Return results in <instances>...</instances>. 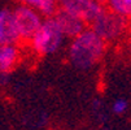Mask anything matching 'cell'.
Instances as JSON below:
<instances>
[{
  "label": "cell",
  "instance_id": "7c38bea8",
  "mask_svg": "<svg viewBox=\"0 0 131 130\" xmlns=\"http://www.w3.org/2000/svg\"><path fill=\"white\" fill-rule=\"evenodd\" d=\"M128 53L131 55V41L128 42Z\"/></svg>",
  "mask_w": 131,
  "mask_h": 130
},
{
  "label": "cell",
  "instance_id": "8992f818",
  "mask_svg": "<svg viewBox=\"0 0 131 130\" xmlns=\"http://www.w3.org/2000/svg\"><path fill=\"white\" fill-rule=\"evenodd\" d=\"M0 44H21L13 12L9 8L0 9Z\"/></svg>",
  "mask_w": 131,
  "mask_h": 130
},
{
  "label": "cell",
  "instance_id": "6da1fadb",
  "mask_svg": "<svg viewBox=\"0 0 131 130\" xmlns=\"http://www.w3.org/2000/svg\"><path fill=\"white\" fill-rule=\"evenodd\" d=\"M106 47L108 44L95 31L86 27L70 41L68 49L69 63L79 70H88L103 60Z\"/></svg>",
  "mask_w": 131,
  "mask_h": 130
},
{
  "label": "cell",
  "instance_id": "52a82bcc",
  "mask_svg": "<svg viewBox=\"0 0 131 130\" xmlns=\"http://www.w3.org/2000/svg\"><path fill=\"white\" fill-rule=\"evenodd\" d=\"M53 17L56 22L59 24L61 31L64 33L65 38H70V39L74 38L79 33H82L87 26V24L83 20H81L79 17L74 16L69 12H65L62 9H57V12L53 14Z\"/></svg>",
  "mask_w": 131,
  "mask_h": 130
},
{
  "label": "cell",
  "instance_id": "8fae6325",
  "mask_svg": "<svg viewBox=\"0 0 131 130\" xmlns=\"http://www.w3.org/2000/svg\"><path fill=\"white\" fill-rule=\"evenodd\" d=\"M127 108H128L127 100L123 98H119V99H116L113 104H112V112L114 115H123L127 112Z\"/></svg>",
  "mask_w": 131,
  "mask_h": 130
},
{
  "label": "cell",
  "instance_id": "ba28073f",
  "mask_svg": "<svg viewBox=\"0 0 131 130\" xmlns=\"http://www.w3.org/2000/svg\"><path fill=\"white\" fill-rule=\"evenodd\" d=\"M22 59L20 44H0V73L9 74Z\"/></svg>",
  "mask_w": 131,
  "mask_h": 130
},
{
  "label": "cell",
  "instance_id": "3957f363",
  "mask_svg": "<svg viewBox=\"0 0 131 130\" xmlns=\"http://www.w3.org/2000/svg\"><path fill=\"white\" fill-rule=\"evenodd\" d=\"M91 29L106 43H117L128 30V20L118 13L104 8L91 24Z\"/></svg>",
  "mask_w": 131,
  "mask_h": 130
},
{
  "label": "cell",
  "instance_id": "7a4b0ae2",
  "mask_svg": "<svg viewBox=\"0 0 131 130\" xmlns=\"http://www.w3.org/2000/svg\"><path fill=\"white\" fill-rule=\"evenodd\" d=\"M65 35L61 31L54 17H44L39 29L35 31L31 39L27 42L30 49L36 56H51L59 52L65 42Z\"/></svg>",
  "mask_w": 131,
  "mask_h": 130
},
{
  "label": "cell",
  "instance_id": "30bf717a",
  "mask_svg": "<svg viewBox=\"0 0 131 130\" xmlns=\"http://www.w3.org/2000/svg\"><path fill=\"white\" fill-rule=\"evenodd\" d=\"M104 7L118 13L119 16L131 20V0H103Z\"/></svg>",
  "mask_w": 131,
  "mask_h": 130
},
{
  "label": "cell",
  "instance_id": "5b68a950",
  "mask_svg": "<svg viewBox=\"0 0 131 130\" xmlns=\"http://www.w3.org/2000/svg\"><path fill=\"white\" fill-rule=\"evenodd\" d=\"M59 9L79 17L86 24H91L105 8L99 0H57Z\"/></svg>",
  "mask_w": 131,
  "mask_h": 130
},
{
  "label": "cell",
  "instance_id": "277c9868",
  "mask_svg": "<svg viewBox=\"0 0 131 130\" xmlns=\"http://www.w3.org/2000/svg\"><path fill=\"white\" fill-rule=\"evenodd\" d=\"M12 12L21 43H27L42 25L44 17L36 9L24 4H18Z\"/></svg>",
  "mask_w": 131,
  "mask_h": 130
},
{
  "label": "cell",
  "instance_id": "9c48e42d",
  "mask_svg": "<svg viewBox=\"0 0 131 130\" xmlns=\"http://www.w3.org/2000/svg\"><path fill=\"white\" fill-rule=\"evenodd\" d=\"M18 4L29 5L38 11L43 17H51L59 9L57 0H17Z\"/></svg>",
  "mask_w": 131,
  "mask_h": 130
}]
</instances>
